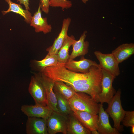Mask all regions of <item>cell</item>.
<instances>
[{"label": "cell", "mask_w": 134, "mask_h": 134, "mask_svg": "<svg viewBox=\"0 0 134 134\" xmlns=\"http://www.w3.org/2000/svg\"><path fill=\"white\" fill-rule=\"evenodd\" d=\"M41 72L55 81H61L72 87L76 92H82L91 96L99 101L101 91L102 74L100 67L92 66L86 73H79L68 70L64 64L47 67Z\"/></svg>", "instance_id": "6da1fadb"}, {"label": "cell", "mask_w": 134, "mask_h": 134, "mask_svg": "<svg viewBox=\"0 0 134 134\" xmlns=\"http://www.w3.org/2000/svg\"><path fill=\"white\" fill-rule=\"evenodd\" d=\"M67 116L61 113L53 111L47 119L48 134L59 133L67 134Z\"/></svg>", "instance_id": "5b68a950"}, {"label": "cell", "mask_w": 134, "mask_h": 134, "mask_svg": "<svg viewBox=\"0 0 134 134\" xmlns=\"http://www.w3.org/2000/svg\"><path fill=\"white\" fill-rule=\"evenodd\" d=\"M46 119L40 118L28 117L26 124L27 134H48Z\"/></svg>", "instance_id": "4fadbf2b"}, {"label": "cell", "mask_w": 134, "mask_h": 134, "mask_svg": "<svg viewBox=\"0 0 134 134\" xmlns=\"http://www.w3.org/2000/svg\"><path fill=\"white\" fill-rule=\"evenodd\" d=\"M121 94V90L119 89L108 104V107L106 110L113 120L114 127L119 131L123 130L120 124L124 117L125 112L122 105Z\"/></svg>", "instance_id": "3957f363"}, {"label": "cell", "mask_w": 134, "mask_h": 134, "mask_svg": "<svg viewBox=\"0 0 134 134\" xmlns=\"http://www.w3.org/2000/svg\"><path fill=\"white\" fill-rule=\"evenodd\" d=\"M71 22L69 17L64 19L61 31L57 37L55 38L52 45L46 49L48 54H57L65 40L68 36L67 33Z\"/></svg>", "instance_id": "7c38bea8"}, {"label": "cell", "mask_w": 134, "mask_h": 134, "mask_svg": "<svg viewBox=\"0 0 134 134\" xmlns=\"http://www.w3.org/2000/svg\"><path fill=\"white\" fill-rule=\"evenodd\" d=\"M5 0L8 4L9 7L7 10L2 11L3 15H5L9 12H13L22 16L27 23L30 24L32 16L28 10L24 9L20 4L14 3L11 0Z\"/></svg>", "instance_id": "d6986e66"}, {"label": "cell", "mask_w": 134, "mask_h": 134, "mask_svg": "<svg viewBox=\"0 0 134 134\" xmlns=\"http://www.w3.org/2000/svg\"><path fill=\"white\" fill-rule=\"evenodd\" d=\"M75 40V37L72 35L68 36L66 38L57 54L59 63L64 64L67 62L69 55V48Z\"/></svg>", "instance_id": "44dd1931"}, {"label": "cell", "mask_w": 134, "mask_h": 134, "mask_svg": "<svg viewBox=\"0 0 134 134\" xmlns=\"http://www.w3.org/2000/svg\"><path fill=\"white\" fill-rule=\"evenodd\" d=\"M28 90L35 104L47 105L46 95L44 87L35 73L31 77Z\"/></svg>", "instance_id": "8992f818"}, {"label": "cell", "mask_w": 134, "mask_h": 134, "mask_svg": "<svg viewBox=\"0 0 134 134\" xmlns=\"http://www.w3.org/2000/svg\"><path fill=\"white\" fill-rule=\"evenodd\" d=\"M21 110L28 117L40 118L47 119L53 111L47 106L37 104H24L21 107Z\"/></svg>", "instance_id": "8fae6325"}, {"label": "cell", "mask_w": 134, "mask_h": 134, "mask_svg": "<svg viewBox=\"0 0 134 134\" xmlns=\"http://www.w3.org/2000/svg\"><path fill=\"white\" fill-rule=\"evenodd\" d=\"M98 120L97 131L99 134H119V131L110 125L109 115L103 107V104H99Z\"/></svg>", "instance_id": "30bf717a"}, {"label": "cell", "mask_w": 134, "mask_h": 134, "mask_svg": "<svg viewBox=\"0 0 134 134\" xmlns=\"http://www.w3.org/2000/svg\"><path fill=\"white\" fill-rule=\"evenodd\" d=\"M64 66L66 68L71 71L82 73L88 72L91 67L93 66L100 67L99 64L95 61L84 58L79 61H75L73 60L67 62L64 64Z\"/></svg>", "instance_id": "9a60e30c"}, {"label": "cell", "mask_w": 134, "mask_h": 134, "mask_svg": "<svg viewBox=\"0 0 134 134\" xmlns=\"http://www.w3.org/2000/svg\"><path fill=\"white\" fill-rule=\"evenodd\" d=\"M101 69V90L99 95V101L102 104L105 102L108 104L116 92L112 84L116 77L106 70Z\"/></svg>", "instance_id": "277c9868"}, {"label": "cell", "mask_w": 134, "mask_h": 134, "mask_svg": "<svg viewBox=\"0 0 134 134\" xmlns=\"http://www.w3.org/2000/svg\"><path fill=\"white\" fill-rule=\"evenodd\" d=\"M57 101V108L59 112L67 116L72 112L68 100L54 91Z\"/></svg>", "instance_id": "603a6c76"}, {"label": "cell", "mask_w": 134, "mask_h": 134, "mask_svg": "<svg viewBox=\"0 0 134 134\" xmlns=\"http://www.w3.org/2000/svg\"><path fill=\"white\" fill-rule=\"evenodd\" d=\"M50 0H40L39 5L42 11L46 14H48L49 11Z\"/></svg>", "instance_id": "484cf974"}, {"label": "cell", "mask_w": 134, "mask_h": 134, "mask_svg": "<svg viewBox=\"0 0 134 134\" xmlns=\"http://www.w3.org/2000/svg\"><path fill=\"white\" fill-rule=\"evenodd\" d=\"M17 1L19 2L20 4L24 5L26 9L28 10H30L29 0H17Z\"/></svg>", "instance_id": "4316f807"}, {"label": "cell", "mask_w": 134, "mask_h": 134, "mask_svg": "<svg viewBox=\"0 0 134 134\" xmlns=\"http://www.w3.org/2000/svg\"><path fill=\"white\" fill-rule=\"evenodd\" d=\"M73 111L83 125L91 131V134H99L97 131L99 118L97 114L78 110Z\"/></svg>", "instance_id": "9c48e42d"}, {"label": "cell", "mask_w": 134, "mask_h": 134, "mask_svg": "<svg viewBox=\"0 0 134 134\" xmlns=\"http://www.w3.org/2000/svg\"><path fill=\"white\" fill-rule=\"evenodd\" d=\"M82 2L84 3L85 4L88 1V0H81Z\"/></svg>", "instance_id": "f1b7e54d"}, {"label": "cell", "mask_w": 134, "mask_h": 134, "mask_svg": "<svg viewBox=\"0 0 134 134\" xmlns=\"http://www.w3.org/2000/svg\"><path fill=\"white\" fill-rule=\"evenodd\" d=\"M131 127V133L132 134H134V126H133Z\"/></svg>", "instance_id": "83f0119b"}, {"label": "cell", "mask_w": 134, "mask_h": 134, "mask_svg": "<svg viewBox=\"0 0 134 134\" xmlns=\"http://www.w3.org/2000/svg\"><path fill=\"white\" fill-rule=\"evenodd\" d=\"M67 134H91V131L84 127L73 111L67 116Z\"/></svg>", "instance_id": "2e32d148"}, {"label": "cell", "mask_w": 134, "mask_h": 134, "mask_svg": "<svg viewBox=\"0 0 134 134\" xmlns=\"http://www.w3.org/2000/svg\"><path fill=\"white\" fill-rule=\"evenodd\" d=\"M87 32L84 31L81 35L79 39L76 40L72 44V51L69 55L67 62L70 61L76 57L82 55H84L88 52L89 43L85 40Z\"/></svg>", "instance_id": "e0dca14e"}, {"label": "cell", "mask_w": 134, "mask_h": 134, "mask_svg": "<svg viewBox=\"0 0 134 134\" xmlns=\"http://www.w3.org/2000/svg\"><path fill=\"white\" fill-rule=\"evenodd\" d=\"M123 125L127 127L134 126V111H126L122 121Z\"/></svg>", "instance_id": "d4e9b609"}, {"label": "cell", "mask_w": 134, "mask_h": 134, "mask_svg": "<svg viewBox=\"0 0 134 134\" xmlns=\"http://www.w3.org/2000/svg\"><path fill=\"white\" fill-rule=\"evenodd\" d=\"M49 5L52 7H60L64 10L71 7L72 3L68 0H50Z\"/></svg>", "instance_id": "cb8c5ba5"}, {"label": "cell", "mask_w": 134, "mask_h": 134, "mask_svg": "<svg viewBox=\"0 0 134 134\" xmlns=\"http://www.w3.org/2000/svg\"><path fill=\"white\" fill-rule=\"evenodd\" d=\"M60 64L58 62L57 54H47L45 57L41 60H33L31 65L34 67L39 70L40 72L47 67L57 66Z\"/></svg>", "instance_id": "ffe728a7"}, {"label": "cell", "mask_w": 134, "mask_h": 134, "mask_svg": "<svg viewBox=\"0 0 134 134\" xmlns=\"http://www.w3.org/2000/svg\"><path fill=\"white\" fill-rule=\"evenodd\" d=\"M72 111L78 110L97 114L99 104L90 95L85 93L76 92L68 100Z\"/></svg>", "instance_id": "7a4b0ae2"}, {"label": "cell", "mask_w": 134, "mask_h": 134, "mask_svg": "<svg viewBox=\"0 0 134 134\" xmlns=\"http://www.w3.org/2000/svg\"><path fill=\"white\" fill-rule=\"evenodd\" d=\"M53 89L67 100L73 96L76 93L72 87L61 81H55Z\"/></svg>", "instance_id": "7402d4cb"}, {"label": "cell", "mask_w": 134, "mask_h": 134, "mask_svg": "<svg viewBox=\"0 0 134 134\" xmlns=\"http://www.w3.org/2000/svg\"><path fill=\"white\" fill-rule=\"evenodd\" d=\"M94 54L100 63L101 68L116 77L120 74L118 63L112 53H103L100 51H95Z\"/></svg>", "instance_id": "52a82bcc"}, {"label": "cell", "mask_w": 134, "mask_h": 134, "mask_svg": "<svg viewBox=\"0 0 134 134\" xmlns=\"http://www.w3.org/2000/svg\"><path fill=\"white\" fill-rule=\"evenodd\" d=\"M35 74L44 87L46 95L47 106L52 111L59 112L57 108L56 98L53 89L55 81L40 72Z\"/></svg>", "instance_id": "ba28073f"}, {"label": "cell", "mask_w": 134, "mask_h": 134, "mask_svg": "<svg viewBox=\"0 0 134 134\" xmlns=\"http://www.w3.org/2000/svg\"><path fill=\"white\" fill-rule=\"evenodd\" d=\"M111 53L119 64L127 59L134 54V44H123L113 51Z\"/></svg>", "instance_id": "ac0fdd59"}, {"label": "cell", "mask_w": 134, "mask_h": 134, "mask_svg": "<svg viewBox=\"0 0 134 134\" xmlns=\"http://www.w3.org/2000/svg\"><path fill=\"white\" fill-rule=\"evenodd\" d=\"M41 12L39 5L37 10L32 17L30 25L34 28L36 33L42 32L46 34L51 31L52 27L51 25L48 24L47 18L42 17Z\"/></svg>", "instance_id": "5bb4252c"}]
</instances>
